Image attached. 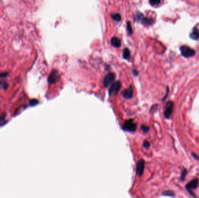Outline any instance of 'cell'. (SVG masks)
<instances>
[{"instance_id": "cell-23", "label": "cell", "mask_w": 199, "mask_h": 198, "mask_svg": "<svg viewBox=\"0 0 199 198\" xmlns=\"http://www.w3.org/2000/svg\"><path fill=\"white\" fill-rule=\"evenodd\" d=\"M143 146H144V148L148 149V148H149L150 146V144L149 142H148L147 141H145L144 142V143H143Z\"/></svg>"}, {"instance_id": "cell-20", "label": "cell", "mask_w": 199, "mask_h": 198, "mask_svg": "<svg viewBox=\"0 0 199 198\" xmlns=\"http://www.w3.org/2000/svg\"><path fill=\"white\" fill-rule=\"evenodd\" d=\"M38 104H39V101L36 100V99H33V100H31L29 101V105L30 106H36Z\"/></svg>"}, {"instance_id": "cell-16", "label": "cell", "mask_w": 199, "mask_h": 198, "mask_svg": "<svg viewBox=\"0 0 199 198\" xmlns=\"http://www.w3.org/2000/svg\"><path fill=\"white\" fill-rule=\"evenodd\" d=\"M144 18V16L143 14L140 12H137L135 15V20L137 21H142V19Z\"/></svg>"}, {"instance_id": "cell-19", "label": "cell", "mask_w": 199, "mask_h": 198, "mask_svg": "<svg viewBox=\"0 0 199 198\" xmlns=\"http://www.w3.org/2000/svg\"><path fill=\"white\" fill-rule=\"evenodd\" d=\"M187 174V170L186 169H184L181 172V177H180V181H183L185 179V177L186 176Z\"/></svg>"}, {"instance_id": "cell-17", "label": "cell", "mask_w": 199, "mask_h": 198, "mask_svg": "<svg viewBox=\"0 0 199 198\" xmlns=\"http://www.w3.org/2000/svg\"><path fill=\"white\" fill-rule=\"evenodd\" d=\"M126 28H127V34L128 35H131L132 34V26L130 24V22L129 21L127 22L126 23Z\"/></svg>"}, {"instance_id": "cell-24", "label": "cell", "mask_w": 199, "mask_h": 198, "mask_svg": "<svg viewBox=\"0 0 199 198\" xmlns=\"http://www.w3.org/2000/svg\"><path fill=\"white\" fill-rule=\"evenodd\" d=\"M168 93H169V88L167 87V91H166V94H165V96L162 98V101H164L166 100V98H167V96L168 95Z\"/></svg>"}, {"instance_id": "cell-9", "label": "cell", "mask_w": 199, "mask_h": 198, "mask_svg": "<svg viewBox=\"0 0 199 198\" xmlns=\"http://www.w3.org/2000/svg\"><path fill=\"white\" fill-rule=\"evenodd\" d=\"M133 94H134V89H133L132 86L130 85L128 89L125 90L122 92V95L125 99L130 100L133 96Z\"/></svg>"}, {"instance_id": "cell-6", "label": "cell", "mask_w": 199, "mask_h": 198, "mask_svg": "<svg viewBox=\"0 0 199 198\" xmlns=\"http://www.w3.org/2000/svg\"><path fill=\"white\" fill-rule=\"evenodd\" d=\"M59 79V75L58 71L54 69L50 73V74L48 76V81L50 84H52L57 83Z\"/></svg>"}, {"instance_id": "cell-5", "label": "cell", "mask_w": 199, "mask_h": 198, "mask_svg": "<svg viewBox=\"0 0 199 198\" xmlns=\"http://www.w3.org/2000/svg\"><path fill=\"white\" fill-rule=\"evenodd\" d=\"M174 108V102L171 101H168L165 105V111H164V116L165 118L169 119L173 112Z\"/></svg>"}, {"instance_id": "cell-14", "label": "cell", "mask_w": 199, "mask_h": 198, "mask_svg": "<svg viewBox=\"0 0 199 198\" xmlns=\"http://www.w3.org/2000/svg\"><path fill=\"white\" fill-rule=\"evenodd\" d=\"M162 195H165V196H171V197H174L175 196V193L171 190H168V191H165L164 192H162Z\"/></svg>"}, {"instance_id": "cell-8", "label": "cell", "mask_w": 199, "mask_h": 198, "mask_svg": "<svg viewBox=\"0 0 199 198\" xmlns=\"http://www.w3.org/2000/svg\"><path fill=\"white\" fill-rule=\"evenodd\" d=\"M115 74L114 73H108L106 77H104L103 84L104 87H108L115 80Z\"/></svg>"}, {"instance_id": "cell-27", "label": "cell", "mask_w": 199, "mask_h": 198, "mask_svg": "<svg viewBox=\"0 0 199 198\" xmlns=\"http://www.w3.org/2000/svg\"><path fill=\"white\" fill-rule=\"evenodd\" d=\"M192 156H193V157H194L196 160H198V159H199L198 156H197L196 154H195V153H192Z\"/></svg>"}, {"instance_id": "cell-2", "label": "cell", "mask_w": 199, "mask_h": 198, "mask_svg": "<svg viewBox=\"0 0 199 198\" xmlns=\"http://www.w3.org/2000/svg\"><path fill=\"white\" fill-rule=\"evenodd\" d=\"M198 183H199V181H198V180L197 178H194L193 179L192 181H191L190 182H188L187 184V185H186L185 188H186V189L187 190V191L193 196L194 197H196V195L194 194L193 192L192 191V190L193 189H196L198 186Z\"/></svg>"}, {"instance_id": "cell-10", "label": "cell", "mask_w": 199, "mask_h": 198, "mask_svg": "<svg viewBox=\"0 0 199 198\" xmlns=\"http://www.w3.org/2000/svg\"><path fill=\"white\" fill-rule=\"evenodd\" d=\"M111 43L112 46L116 48H119L121 46V41L119 38L117 37H113L111 39Z\"/></svg>"}, {"instance_id": "cell-18", "label": "cell", "mask_w": 199, "mask_h": 198, "mask_svg": "<svg viewBox=\"0 0 199 198\" xmlns=\"http://www.w3.org/2000/svg\"><path fill=\"white\" fill-rule=\"evenodd\" d=\"M111 18H112V19H114L115 21H117V22L120 21L121 19V16L119 14H112L111 15Z\"/></svg>"}, {"instance_id": "cell-25", "label": "cell", "mask_w": 199, "mask_h": 198, "mask_svg": "<svg viewBox=\"0 0 199 198\" xmlns=\"http://www.w3.org/2000/svg\"><path fill=\"white\" fill-rule=\"evenodd\" d=\"M5 117V115H3L1 117H0V124H1V122H3L2 124H4Z\"/></svg>"}, {"instance_id": "cell-28", "label": "cell", "mask_w": 199, "mask_h": 198, "mask_svg": "<svg viewBox=\"0 0 199 198\" xmlns=\"http://www.w3.org/2000/svg\"><path fill=\"white\" fill-rule=\"evenodd\" d=\"M133 72H134V74L135 75V76H136L138 75V72L137 71H133Z\"/></svg>"}, {"instance_id": "cell-21", "label": "cell", "mask_w": 199, "mask_h": 198, "mask_svg": "<svg viewBox=\"0 0 199 198\" xmlns=\"http://www.w3.org/2000/svg\"><path fill=\"white\" fill-rule=\"evenodd\" d=\"M161 2V0H149V3L150 4L153 5H158Z\"/></svg>"}, {"instance_id": "cell-15", "label": "cell", "mask_w": 199, "mask_h": 198, "mask_svg": "<svg viewBox=\"0 0 199 198\" xmlns=\"http://www.w3.org/2000/svg\"><path fill=\"white\" fill-rule=\"evenodd\" d=\"M8 88V84L4 81H0V89L7 90Z\"/></svg>"}, {"instance_id": "cell-22", "label": "cell", "mask_w": 199, "mask_h": 198, "mask_svg": "<svg viewBox=\"0 0 199 198\" xmlns=\"http://www.w3.org/2000/svg\"><path fill=\"white\" fill-rule=\"evenodd\" d=\"M141 129L142 130V131L144 132V133H147V132L149 131L150 128H149V127H148L147 125H142L141 126Z\"/></svg>"}, {"instance_id": "cell-11", "label": "cell", "mask_w": 199, "mask_h": 198, "mask_svg": "<svg viewBox=\"0 0 199 198\" xmlns=\"http://www.w3.org/2000/svg\"><path fill=\"white\" fill-rule=\"evenodd\" d=\"M190 37L193 40H197L199 39V30L194 28L190 34Z\"/></svg>"}, {"instance_id": "cell-1", "label": "cell", "mask_w": 199, "mask_h": 198, "mask_svg": "<svg viewBox=\"0 0 199 198\" xmlns=\"http://www.w3.org/2000/svg\"><path fill=\"white\" fill-rule=\"evenodd\" d=\"M137 128V125L134 123V119H129L126 120L123 126H122V129L124 130L125 131H127L130 132H134L136 131Z\"/></svg>"}, {"instance_id": "cell-3", "label": "cell", "mask_w": 199, "mask_h": 198, "mask_svg": "<svg viewBox=\"0 0 199 198\" xmlns=\"http://www.w3.org/2000/svg\"><path fill=\"white\" fill-rule=\"evenodd\" d=\"M182 55L185 58H190L195 55V51L192 48L187 46L183 45L180 48Z\"/></svg>"}, {"instance_id": "cell-12", "label": "cell", "mask_w": 199, "mask_h": 198, "mask_svg": "<svg viewBox=\"0 0 199 198\" xmlns=\"http://www.w3.org/2000/svg\"><path fill=\"white\" fill-rule=\"evenodd\" d=\"M142 23L144 24H152L154 23V20L151 18H144L142 20Z\"/></svg>"}, {"instance_id": "cell-26", "label": "cell", "mask_w": 199, "mask_h": 198, "mask_svg": "<svg viewBox=\"0 0 199 198\" xmlns=\"http://www.w3.org/2000/svg\"><path fill=\"white\" fill-rule=\"evenodd\" d=\"M8 75V73H0V77H5Z\"/></svg>"}, {"instance_id": "cell-13", "label": "cell", "mask_w": 199, "mask_h": 198, "mask_svg": "<svg viewBox=\"0 0 199 198\" xmlns=\"http://www.w3.org/2000/svg\"><path fill=\"white\" fill-rule=\"evenodd\" d=\"M130 55V51L128 48H125L123 52V57L125 59H129Z\"/></svg>"}, {"instance_id": "cell-4", "label": "cell", "mask_w": 199, "mask_h": 198, "mask_svg": "<svg viewBox=\"0 0 199 198\" xmlns=\"http://www.w3.org/2000/svg\"><path fill=\"white\" fill-rule=\"evenodd\" d=\"M122 84L120 81H117L111 85L109 89V95L110 96L113 95H116L121 90Z\"/></svg>"}, {"instance_id": "cell-7", "label": "cell", "mask_w": 199, "mask_h": 198, "mask_svg": "<svg viewBox=\"0 0 199 198\" xmlns=\"http://www.w3.org/2000/svg\"><path fill=\"white\" fill-rule=\"evenodd\" d=\"M144 164H145V161L143 159H141L139 160L136 164V174L139 176H142L143 174L144 170Z\"/></svg>"}]
</instances>
